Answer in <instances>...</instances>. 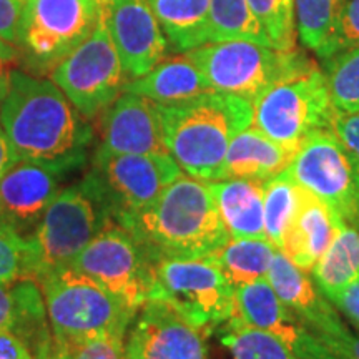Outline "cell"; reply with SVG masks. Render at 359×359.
Listing matches in <instances>:
<instances>
[{
	"instance_id": "23",
	"label": "cell",
	"mask_w": 359,
	"mask_h": 359,
	"mask_svg": "<svg viewBox=\"0 0 359 359\" xmlns=\"http://www.w3.org/2000/svg\"><path fill=\"white\" fill-rule=\"evenodd\" d=\"M0 327L20 336L30 353L53 338L37 281L0 285Z\"/></svg>"
},
{
	"instance_id": "43",
	"label": "cell",
	"mask_w": 359,
	"mask_h": 359,
	"mask_svg": "<svg viewBox=\"0 0 359 359\" xmlns=\"http://www.w3.org/2000/svg\"><path fill=\"white\" fill-rule=\"evenodd\" d=\"M17 161H19V158H17L15 151H13L11 142H8L6 132H4L2 125H0V178H2V175L7 173Z\"/></svg>"
},
{
	"instance_id": "6",
	"label": "cell",
	"mask_w": 359,
	"mask_h": 359,
	"mask_svg": "<svg viewBox=\"0 0 359 359\" xmlns=\"http://www.w3.org/2000/svg\"><path fill=\"white\" fill-rule=\"evenodd\" d=\"M185 53L215 92L243 97L251 102L275 83L314 67L296 48L280 50L271 45L241 39L208 42Z\"/></svg>"
},
{
	"instance_id": "2",
	"label": "cell",
	"mask_w": 359,
	"mask_h": 359,
	"mask_svg": "<svg viewBox=\"0 0 359 359\" xmlns=\"http://www.w3.org/2000/svg\"><path fill=\"white\" fill-rule=\"evenodd\" d=\"M125 230L151 259L215 258L230 240L210 182L180 175Z\"/></svg>"
},
{
	"instance_id": "5",
	"label": "cell",
	"mask_w": 359,
	"mask_h": 359,
	"mask_svg": "<svg viewBox=\"0 0 359 359\" xmlns=\"http://www.w3.org/2000/svg\"><path fill=\"white\" fill-rule=\"evenodd\" d=\"M114 222L87 177L62 188L45 212L29 245L30 280L70 266L82 250Z\"/></svg>"
},
{
	"instance_id": "9",
	"label": "cell",
	"mask_w": 359,
	"mask_h": 359,
	"mask_svg": "<svg viewBox=\"0 0 359 359\" xmlns=\"http://www.w3.org/2000/svg\"><path fill=\"white\" fill-rule=\"evenodd\" d=\"M251 103V125L293 151L311 133L331 128L334 111L326 77L316 65L275 83Z\"/></svg>"
},
{
	"instance_id": "10",
	"label": "cell",
	"mask_w": 359,
	"mask_h": 359,
	"mask_svg": "<svg viewBox=\"0 0 359 359\" xmlns=\"http://www.w3.org/2000/svg\"><path fill=\"white\" fill-rule=\"evenodd\" d=\"M98 19L95 0H27L17 52L29 74H52L95 30Z\"/></svg>"
},
{
	"instance_id": "13",
	"label": "cell",
	"mask_w": 359,
	"mask_h": 359,
	"mask_svg": "<svg viewBox=\"0 0 359 359\" xmlns=\"http://www.w3.org/2000/svg\"><path fill=\"white\" fill-rule=\"evenodd\" d=\"M70 266L100 283L135 311L150 299L155 283L154 259L132 233L115 222L98 233Z\"/></svg>"
},
{
	"instance_id": "47",
	"label": "cell",
	"mask_w": 359,
	"mask_h": 359,
	"mask_svg": "<svg viewBox=\"0 0 359 359\" xmlns=\"http://www.w3.org/2000/svg\"><path fill=\"white\" fill-rule=\"evenodd\" d=\"M330 348V346H327ZM331 353H333L334 359H356L354 356H351V354H348L346 351H343V349H338V348H330Z\"/></svg>"
},
{
	"instance_id": "24",
	"label": "cell",
	"mask_w": 359,
	"mask_h": 359,
	"mask_svg": "<svg viewBox=\"0 0 359 359\" xmlns=\"http://www.w3.org/2000/svg\"><path fill=\"white\" fill-rule=\"evenodd\" d=\"M233 318L246 326L275 333L291 344L298 334L294 314L278 298L268 278L235 288V313Z\"/></svg>"
},
{
	"instance_id": "17",
	"label": "cell",
	"mask_w": 359,
	"mask_h": 359,
	"mask_svg": "<svg viewBox=\"0 0 359 359\" xmlns=\"http://www.w3.org/2000/svg\"><path fill=\"white\" fill-rule=\"evenodd\" d=\"M100 143L111 154H168L160 103L123 92L98 116Z\"/></svg>"
},
{
	"instance_id": "16",
	"label": "cell",
	"mask_w": 359,
	"mask_h": 359,
	"mask_svg": "<svg viewBox=\"0 0 359 359\" xmlns=\"http://www.w3.org/2000/svg\"><path fill=\"white\" fill-rule=\"evenodd\" d=\"M65 170L19 160L0 178V222L22 238H30L62 190Z\"/></svg>"
},
{
	"instance_id": "22",
	"label": "cell",
	"mask_w": 359,
	"mask_h": 359,
	"mask_svg": "<svg viewBox=\"0 0 359 359\" xmlns=\"http://www.w3.org/2000/svg\"><path fill=\"white\" fill-rule=\"evenodd\" d=\"M263 183L243 178L210 182L219 218L230 238H266Z\"/></svg>"
},
{
	"instance_id": "41",
	"label": "cell",
	"mask_w": 359,
	"mask_h": 359,
	"mask_svg": "<svg viewBox=\"0 0 359 359\" xmlns=\"http://www.w3.org/2000/svg\"><path fill=\"white\" fill-rule=\"evenodd\" d=\"M331 303L336 304L343 311L344 316L359 330V278L349 283L346 288L341 290L331 299Z\"/></svg>"
},
{
	"instance_id": "19",
	"label": "cell",
	"mask_w": 359,
	"mask_h": 359,
	"mask_svg": "<svg viewBox=\"0 0 359 359\" xmlns=\"http://www.w3.org/2000/svg\"><path fill=\"white\" fill-rule=\"evenodd\" d=\"M294 154L296 151L280 145L250 125L241 130L228 147L219 180L243 178L266 182L285 172Z\"/></svg>"
},
{
	"instance_id": "29",
	"label": "cell",
	"mask_w": 359,
	"mask_h": 359,
	"mask_svg": "<svg viewBox=\"0 0 359 359\" xmlns=\"http://www.w3.org/2000/svg\"><path fill=\"white\" fill-rule=\"evenodd\" d=\"M346 0H294L296 32L309 50L333 57V40Z\"/></svg>"
},
{
	"instance_id": "44",
	"label": "cell",
	"mask_w": 359,
	"mask_h": 359,
	"mask_svg": "<svg viewBox=\"0 0 359 359\" xmlns=\"http://www.w3.org/2000/svg\"><path fill=\"white\" fill-rule=\"evenodd\" d=\"M32 356L34 359H70L69 354L65 353V349L58 346L53 338L48 343H45L43 346L35 349Z\"/></svg>"
},
{
	"instance_id": "46",
	"label": "cell",
	"mask_w": 359,
	"mask_h": 359,
	"mask_svg": "<svg viewBox=\"0 0 359 359\" xmlns=\"http://www.w3.org/2000/svg\"><path fill=\"white\" fill-rule=\"evenodd\" d=\"M8 87H11V72L4 70L2 67H0V107H2L4 100H6Z\"/></svg>"
},
{
	"instance_id": "21",
	"label": "cell",
	"mask_w": 359,
	"mask_h": 359,
	"mask_svg": "<svg viewBox=\"0 0 359 359\" xmlns=\"http://www.w3.org/2000/svg\"><path fill=\"white\" fill-rule=\"evenodd\" d=\"M123 92L147 97L160 105L190 100L203 93L215 92L195 62L183 55L165 58L148 74L125 83Z\"/></svg>"
},
{
	"instance_id": "32",
	"label": "cell",
	"mask_w": 359,
	"mask_h": 359,
	"mask_svg": "<svg viewBox=\"0 0 359 359\" xmlns=\"http://www.w3.org/2000/svg\"><path fill=\"white\" fill-rule=\"evenodd\" d=\"M330 98L336 111H359V45L326 58L325 70Z\"/></svg>"
},
{
	"instance_id": "31",
	"label": "cell",
	"mask_w": 359,
	"mask_h": 359,
	"mask_svg": "<svg viewBox=\"0 0 359 359\" xmlns=\"http://www.w3.org/2000/svg\"><path fill=\"white\" fill-rule=\"evenodd\" d=\"M210 19L212 42L241 39L271 45L246 0H210Z\"/></svg>"
},
{
	"instance_id": "14",
	"label": "cell",
	"mask_w": 359,
	"mask_h": 359,
	"mask_svg": "<svg viewBox=\"0 0 359 359\" xmlns=\"http://www.w3.org/2000/svg\"><path fill=\"white\" fill-rule=\"evenodd\" d=\"M125 359H208L206 334L172 304L148 299L135 313L123 344Z\"/></svg>"
},
{
	"instance_id": "39",
	"label": "cell",
	"mask_w": 359,
	"mask_h": 359,
	"mask_svg": "<svg viewBox=\"0 0 359 359\" xmlns=\"http://www.w3.org/2000/svg\"><path fill=\"white\" fill-rule=\"evenodd\" d=\"M27 0H0V39L17 48Z\"/></svg>"
},
{
	"instance_id": "26",
	"label": "cell",
	"mask_w": 359,
	"mask_h": 359,
	"mask_svg": "<svg viewBox=\"0 0 359 359\" xmlns=\"http://www.w3.org/2000/svg\"><path fill=\"white\" fill-rule=\"evenodd\" d=\"M309 273L320 293L330 302L359 278V228L346 222L341 224L333 243Z\"/></svg>"
},
{
	"instance_id": "25",
	"label": "cell",
	"mask_w": 359,
	"mask_h": 359,
	"mask_svg": "<svg viewBox=\"0 0 359 359\" xmlns=\"http://www.w3.org/2000/svg\"><path fill=\"white\" fill-rule=\"evenodd\" d=\"M168 43L177 52L212 42L210 0H148Z\"/></svg>"
},
{
	"instance_id": "20",
	"label": "cell",
	"mask_w": 359,
	"mask_h": 359,
	"mask_svg": "<svg viewBox=\"0 0 359 359\" xmlns=\"http://www.w3.org/2000/svg\"><path fill=\"white\" fill-rule=\"evenodd\" d=\"M344 219L306 191L281 251L304 271H311L338 235Z\"/></svg>"
},
{
	"instance_id": "4",
	"label": "cell",
	"mask_w": 359,
	"mask_h": 359,
	"mask_svg": "<svg viewBox=\"0 0 359 359\" xmlns=\"http://www.w3.org/2000/svg\"><path fill=\"white\" fill-rule=\"evenodd\" d=\"M53 339L80 343L98 336H127L135 309L115 298L100 283L72 266L39 280Z\"/></svg>"
},
{
	"instance_id": "8",
	"label": "cell",
	"mask_w": 359,
	"mask_h": 359,
	"mask_svg": "<svg viewBox=\"0 0 359 359\" xmlns=\"http://www.w3.org/2000/svg\"><path fill=\"white\" fill-rule=\"evenodd\" d=\"M150 299L172 304L208 336L233 318L235 286L215 258H160L154 262Z\"/></svg>"
},
{
	"instance_id": "12",
	"label": "cell",
	"mask_w": 359,
	"mask_h": 359,
	"mask_svg": "<svg viewBox=\"0 0 359 359\" xmlns=\"http://www.w3.org/2000/svg\"><path fill=\"white\" fill-rule=\"evenodd\" d=\"M50 79L87 120H95L123 93L128 82L103 22L52 70Z\"/></svg>"
},
{
	"instance_id": "1",
	"label": "cell",
	"mask_w": 359,
	"mask_h": 359,
	"mask_svg": "<svg viewBox=\"0 0 359 359\" xmlns=\"http://www.w3.org/2000/svg\"><path fill=\"white\" fill-rule=\"evenodd\" d=\"M0 125L19 160L52 165L70 175L88 163L95 132L52 79L11 70Z\"/></svg>"
},
{
	"instance_id": "3",
	"label": "cell",
	"mask_w": 359,
	"mask_h": 359,
	"mask_svg": "<svg viewBox=\"0 0 359 359\" xmlns=\"http://www.w3.org/2000/svg\"><path fill=\"white\" fill-rule=\"evenodd\" d=\"M165 143L183 173L218 182L228 147L253 120V103L243 97L208 92L160 105Z\"/></svg>"
},
{
	"instance_id": "42",
	"label": "cell",
	"mask_w": 359,
	"mask_h": 359,
	"mask_svg": "<svg viewBox=\"0 0 359 359\" xmlns=\"http://www.w3.org/2000/svg\"><path fill=\"white\" fill-rule=\"evenodd\" d=\"M0 359H34V356L20 336L0 327Z\"/></svg>"
},
{
	"instance_id": "34",
	"label": "cell",
	"mask_w": 359,
	"mask_h": 359,
	"mask_svg": "<svg viewBox=\"0 0 359 359\" xmlns=\"http://www.w3.org/2000/svg\"><path fill=\"white\" fill-rule=\"evenodd\" d=\"M24 280H30L29 245L25 238L0 222V285H15Z\"/></svg>"
},
{
	"instance_id": "33",
	"label": "cell",
	"mask_w": 359,
	"mask_h": 359,
	"mask_svg": "<svg viewBox=\"0 0 359 359\" xmlns=\"http://www.w3.org/2000/svg\"><path fill=\"white\" fill-rule=\"evenodd\" d=\"M269 43L280 50L296 48L294 0H246Z\"/></svg>"
},
{
	"instance_id": "28",
	"label": "cell",
	"mask_w": 359,
	"mask_h": 359,
	"mask_svg": "<svg viewBox=\"0 0 359 359\" xmlns=\"http://www.w3.org/2000/svg\"><path fill=\"white\" fill-rule=\"evenodd\" d=\"M276 251L266 238H230L215 259L236 288L266 278Z\"/></svg>"
},
{
	"instance_id": "40",
	"label": "cell",
	"mask_w": 359,
	"mask_h": 359,
	"mask_svg": "<svg viewBox=\"0 0 359 359\" xmlns=\"http://www.w3.org/2000/svg\"><path fill=\"white\" fill-rule=\"evenodd\" d=\"M290 348L293 353L291 359H334L331 349L302 325Z\"/></svg>"
},
{
	"instance_id": "45",
	"label": "cell",
	"mask_w": 359,
	"mask_h": 359,
	"mask_svg": "<svg viewBox=\"0 0 359 359\" xmlns=\"http://www.w3.org/2000/svg\"><path fill=\"white\" fill-rule=\"evenodd\" d=\"M17 60H19V52H17V48L0 39V67L13 64V62Z\"/></svg>"
},
{
	"instance_id": "11",
	"label": "cell",
	"mask_w": 359,
	"mask_h": 359,
	"mask_svg": "<svg viewBox=\"0 0 359 359\" xmlns=\"http://www.w3.org/2000/svg\"><path fill=\"white\" fill-rule=\"evenodd\" d=\"M286 173L346 223L359 228V163L331 128L309 135Z\"/></svg>"
},
{
	"instance_id": "36",
	"label": "cell",
	"mask_w": 359,
	"mask_h": 359,
	"mask_svg": "<svg viewBox=\"0 0 359 359\" xmlns=\"http://www.w3.org/2000/svg\"><path fill=\"white\" fill-rule=\"evenodd\" d=\"M359 45V0H346L333 40V55Z\"/></svg>"
},
{
	"instance_id": "7",
	"label": "cell",
	"mask_w": 359,
	"mask_h": 359,
	"mask_svg": "<svg viewBox=\"0 0 359 359\" xmlns=\"http://www.w3.org/2000/svg\"><path fill=\"white\" fill-rule=\"evenodd\" d=\"M182 173L170 154H111L95 148L85 177L95 187L110 218L127 228Z\"/></svg>"
},
{
	"instance_id": "30",
	"label": "cell",
	"mask_w": 359,
	"mask_h": 359,
	"mask_svg": "<svg viewBox=\"0 0 359 359\" xmlns=\"http://www.w3.org/2000/svg\"><path fill=\"white\" fill-rule=\"evenodd\" d=\"M219 341L231 359H291L290 344L269 331L251 327L231 318L218 330Z\"/></svg>"
},
{
	"instance_id": "37",
	"label": "cell",
	"mask_w": 359,
	"mask_h": 359,
	"mask_svg": "<svg viewBox=\"0 0 359 359\" xmlns=\"http://www.w3.org/2000/svg\"><path fill=\"white\" fill-rule=\"evenodd\" d=\"M311 333V331H309ZM321 343H325L330 348H338L351 354L356 359H359V333H353L343 325L341 318L334 320L331 325H327L325 330L316 331L313 333Z\"/></svg>"
},
{
	"instance_id": "15",
	"label": "cell",
	"mask_w": 359,
	"mask_h": 359,
	"mask_svg": "<svg viewBox=\"0 0 359 359\" xmlns=\"http://www.w3.org/2000/svg\"><path fill=\"white\" fill-rule=\"evenodd\" d=\"M95 2L128 80L142 77L165 60L168 40L148 0Z\"/></svg>"
},
{
	"instance_id": "35",
	"label": "cell",
	"mask_w": 359,
	"mask_h": 359,
	"mask_svg": "<svg viewBox=\"0 0 359 359\" xmlns=\"http://www.w3.org/2000/svg\"><path fill=\"white\" fill-rule=\"evenodd\" d=\"M57 344L65 349L70 359H125L122 336H98L80 343Z\"/></svg>"
},
{
	"instance_id": "18",
	"label": "cell",
	"mask_w": 359,
	"mask_h": 359,
	"mask_svg": "<svg viewBox=\"0 0 359 359\" xmlns=\"http://www.w3.org/2000/svg\"><path fill=\"white\" fill-rule=\"evenodd\" d=\"M268 281L278 298L308 331H320L338 318L330 299L320 293L313 278L278 250L268 271Z\"/></svg>"
},
{
	"instance_id": "38",
	"label": "cell",
	"mask_w": 359,
	"mask_h": 359,
	"mask_svg": "<svg viewBox=\"0 0 359 359\" xmlns=\"http://www.w3.org/2000/svg\"><path fill=\"white\" fill-rule=\"evenodd\" d=\"M331 130L359 163V111L344 114V111L334 110L333 118H331Z\"/></svg>"
},
{
	"instance_id": "27",
	"label": "cell",
	"mask_w": 359,
	"mask_h": 359,
	"mask_svg": "<svg viewBox=\"0 0 359 359\" xmlns=\"http://www.w3.org/2000/svg\"><path fill=\"white\" fill-rule=\"evenodd\" d=\"M304 198L306 191L286 173V170L263 183L264 231L266 240L276 250L281 251Z\"/></svg>"
}]
</instances>
